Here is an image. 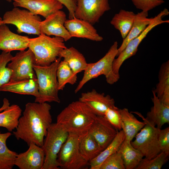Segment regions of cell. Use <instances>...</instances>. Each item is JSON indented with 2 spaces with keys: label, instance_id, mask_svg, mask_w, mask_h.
<instances>
[{
  "label": "cell",
  "instance_id": "ab89813d",
  "mask_svg": "<svg viewBox=\"0 0 169 169\" xmlns=\"http://www.w3.org/2000/svg\"><path fill=\"white\" fill-rule=\"evenodd\" d=\"M10 105V103L8 100L6 98H4L3 100V105L0 108V112L3 111L6 108Z\"/></svg>",
  "mask_w": 169,
  "mask_h": 169
},
{
  "label": "cell",
  "instance_id": "d590c367",
  "mask_svg": "<svg viewBox=\"0 0 169 169\" xmlns=\"http://www.w3.org/2000/svg\"><path fill=\"white\" fill-rule=\"evenodd\" d=\"M104 116L117 131L122 130L120 109L115 105L108 108Z\"/></svg>",
  "mask_w": 169,
  "mask_h": 169
},
{
  "label": "cell",
  "instance_id": "4dcf8cb0",
  "mask_svg": "<svg viewBox=\"0 0 169 169\" xmlns=\"http://www.w3.org/2000/svg\"><path fill=\"white\" fill-rule=\"evenodd\" d=\"M12 135L10 132L1 133L0 131V169H12L18 154L8 147L6 141Z\"/></svg>",
  "mask_w": 169,
  "mask_h": 169
},
{
  "label": "cell",
  "instance_id": "cb8c5ba5",
  "mask_svg": "<svg viewBox=\"0 0 169 169\" xmlns=\"http://www.w3.org/2000/svg\"><path fill=\"white\" fill-rule=\"evenodd\" d=\"M158 82L154 91L159 100L169 105V61L164 63L161 66L158 74Z\"/></svg>",
  "mask_w": 169,
  "mask_h": 169
},
{
  "label": "cell",
  "instance_id": "60d3db41",
  "mask_svg": "<svg viewBox=\"0 0 169 169\" xmlns=\"http://www.w3.org/2000/svg\"><path fill=\"white\" fill-rule=\"evenodd\" d=\"M3 24V23L2 21V18L0 17V25Z\"/></svg>",
  "mask_w": 169,
  "mask_h": 169
},
{
  "label": "cell",
  "instance_id": "9a60e30c",
  "mask_svg": "<svg viewBox=\"0 0 169 169\" xmlns=\"http://www.w3.org/2000/svg\"><path fill=\"white\" fill-rule=\"evenodd\" d=\"M118 131L104 116L99 115L88 131L102 151L111 142Z\"/></svg>",
  "mask_w": 169,
  "mask_h": 169
},
{
  "label": "cell",
  "instance_id": "2e32d148",
  "mask_svg": "<svg viewBox=\"0 0 169 169\" xmlns=\"http://www.w3.org/2000/svg\"><path fill=\"white\" fill-rule=\"evenodd\" d=\"M26 151L18 154L14 165L20 169H42L45 160L42 147L31 143Z\"/></svg>",
  "mask_w": 169,
  "mask_h": 169
},
{
  "label": "cell",
  "instance_id": "277c9868",
  "mask_svg": "<svg viewBox=\"0 0 169 169\" xmlns=\"http://www.w3.org/2000/svg\"><path fill=\"white\" fill-rule=\"evenodd\" d=\"M38 36L29 38L28 48L34 55L35 64L49 65L56 60L60 52L67 47L64 41L59 37H52L42 33Z\"/></svg>",
  "mask_w": 169,
  "mask_h": 169
},
{
  "label": "cell",
  "instance_id": "8d00e7d4",
  "mask_svg": "<svg viewBox=\"0 0 169 169\" xmlns=\"http://www.w3.org/2000/svg\"><path fill=\"white\" fill-rule=\"evenodd\" d=\"M131 0L136 8L148 12L164 2V0Z\"/></svg>",
  "mask_w": 169,
  "mask_h": 169
},
{
  "label": "cell",
  "instance_id": "d6986e66",
  "mask_svg": "<svg viewBox=\"0 0 169 169\" xmlns=\"http://www.w3.org/2000/svg\"><path fill=\"white\" fill-rule=\"evenodd\" d=\"M64 25L72 37L86 38L96 42L103 40L93 25L84 20L74 17L67 19Z\"/></svg>",
  "mask_w": 169,
  "mask_h": 169
},
{
  "label": "cell",
  "instance_id": "f1b7e54d",
  "mask_svg": "<svg viewBox=\"0 0 169 169\" xmlns=\"http://www.w3.org/2000/svg\"><path fill=\"white\" fill-rule=\"evenodd\" d=\"M79 137L80 153L88 161L95 158L102 151L95 139L88 131Z\"/></svg>",
  "mask_w": 169,
  "mask_h": 169
},
{
  "label": "cell",
  "instance_id": "8fae6325",
  "mask_svg": "<svg viewBox=\"0 0 169 169\" xmlns=\"http://www.w3.org/2000/svg\"><path fill=\"white\" fill-rule=\"evenodd\" d=\"M35 64L34 55L30 49L19 51L7 65L12 71L10 80L36 78L33 69Z\"/></svg>",
  "mask_w": 169,
  "mask_h": 169
},
{
  "label": "cell",
  "instance_id": "3957f363",
  "mask_svg": "<svg viewBox=\"0 0 169 169\" xmlns=\"http://www.w3.org/2000/svg\"><path fill=\"white\" fill-rule=\"evenodd\" d=\"M61 59L58 57L48 66L34 65L33 69L37 79L38 92V95L35 98L34 102L60 103L56 71Z\"/></svg>",
  "mask_w": 169,
  "mask_h": 169
},
{
  "label": "cell",
  "instance_id": "8992f818",
  "mask_svg": "<svg viewBox=\"0 0 169 169\" xmlns=\"http://www.w3.org/2000/svg\"><path fill=\"white\" fill-rule=\"evenodd\" d=\"M69 133L60 124L52 123L49 127L42 147L45 158L42 169H59V153Z\"/></svg>",
  "mask_w": 169,
  "mask_h": 169
},
{
  "label": "cell",
  "instance_id": "b9f144b4",
  "mask_svg": "<svg viewBox=\"0 0 169 169\" xmlns=\"http://www.w3.org/2000/svg\"><path fill=\"white\" fill-rule=\"evenodd\" d=\"M5 0L9 2H12V1H13V0Z\"/></svg>",
  "mask_w": 169,
  "mask_h": 169
},
{
  "label": "cell",
  "instance_id": "83f0119b",
  "mask_svg": "<svg viewBox=\"0 0 169 169\" xmlns=\"http://www.w3.org/2000/svg\"><path fill=\"white\" fill-rule=\"evenodd\" d=\"M136 15L132 11L121 9L118 13L115 14L111 20V24L119 31L123 39L130 31Z\"/></svg>",
  "mask_w": 169,
  "mask_h": 169
},
{
  "label": "cell",
  "instance_id": "e575fe53",
  "mask_svg": "<svg viewBox=\"0 0 169 169\" xmlns=\"http://www.w3.org/2000/svg\"><path fill=\"white\" fill-rule=\"evenodd\" d=\"M99 169H125L120 154L118 151L107 157Z\"/></svg>",
  "mask_w": 169,
  "mask_h": 169
},
{
  "label": "cell",
  "instance_id": "603a6c76",
  "mask_svg": "<svg viewBox=\"0 0 169 169\" xmlns=\"http://www.w3.org/2000/svg\"><path fill=\"white\" fill-rule=\"evenodd\" d=\"M148 12L143 11L136 14L135 19L128 34L118 48L117 55L125 48L128 43L141 34L151 22L152 18H148Z\"/></svg>",
  "mask_w": 169,
  "mask_h": 169
},
{
  "label": "cell",
  "instance_id": "5bb4252c",
  "mask_svg": "<svg viewBox=\"0 0 169 169\" xmlns=\"http://www.w3.org/2000/svg\"><path fill=\"white\" fill-rule=\"evenodd\" d=\"M66 20V14L63 11H57L41 21V33L59 37L63 38L64 41H68L72 37L64 26Z\"/></svg>",
  "mask_w": 169,
  "mask_h": 169
},
{
  "label": "cell",
  "instance_id": "9c48e42d",
  "mask_svg": "<svg viewBox=\"0 0 169 169\" xmlns=\"http://www.w3.org/2000/svg\"><path fill=\"white\" fill-rule=\"evenodd\" d=\"M79 141L78 136L69 133L58 155L57 161L60 168L82 169L89 166V162L80 153Z\"/></svg>",
  "mask_w": 169,
  "mask_h": 169
},
{
  "label": "cell",
  "instance_id": "7a4b0ae2",
  "mask_svg": "<svg viewBox=\"0 0 169 169\" xmlns=\"http://www.w3.org/2000/svg\"><path fill=\"white\" fill-rule=\"evenodd\" d=\"M97 116L87 105L78 100L69 104L59 113L56 122L68 133L80 137L88 131Z\"/></svg>",
  "mask_w": 169,
  "mask_h": 169
},
{
  "label": "cell",
  "instance_id": "d4e9b609",
  "mask_svg": "<svg viewBox=\"0 0 169 169\" xmlns=\"http://www.w3.org/2000/svg\"><path fill=\"white\" fill-rule=\"evenodd\" d=\"M59 57L64 58L74 73L76 74L84 71L87 63L82 54L73 47L63 49L60 53Z\"/></svg>",
  "mask_w": 169,
  "mask_h": 169
},
{
  "label": "cell",
  "instance_id": "d6a6232c",
  "mask_svg": "<svg viewBox=\"0 0 169 169\" xmlns=\"http://www.w3.org/2000/svg\"><path fill=\"white\" fill-rule=\"evenodd\" d=\"M168 156L161 151L152 158H143L135 169H161L167 161Z\"/></svg>",
  "mask_w": 169,
  "mask_h": 169
},
{
  "label": "cell",
  "instance_id": "f35d334b",
  "mask_svg": "<svg viewBox=\"0 0 169 169\" xmlns=\"http://www.w3.org/2000/svg\"><path fill=\"white\" fill-rule=\"evenodd\" d=\"M61 2L69 11V19L74 17V13L76 7L77 0H57Z\"/></svg>",
  "mask_w": 169,
  "mask_h": 169
},
{
  "label": "cell",
  "instance_id": "44dd1931",
  "mask_svg": "<svg viewBox=\"0 0 169 169\" xmlns=\"http://www.w3.org/2000/svg\"><path fill=\"white\" fill-rule=\"evenodd\" d=\"M151 98L153 106L146 114V118L159 129L165 124L169 123V105L162 103L152 90Z\"/></svg>",
  "mask_w": 169,
  "mask_h": 169
},
{
  "label": "cell",
  "instance_id": "6da1fadb",
  "mask_svg": "<svg viewBox=\"0 0 169 169\" xmlns=\"http://www.w3.org/2000/svg\"><path fill=\"white\" fill-rule=\"evenodd\" d=\"M51 109V105L47 102L27 103L16 130L13 132L16 138L23 140L28 146L33 143L42 147L52 123Z\"/></svg>",
  "mask_w": 169,
  "mask_h": 169
},
{
  "label": "cell",
  "instance_id": "484cf974",
  "mask_svg": "<svg viewBox=\"0 0 169 169\" xmlns=\"http://www.w3.org/2000/svg\"><path fill=\"white\" fill-rule=\"evenodd\" d=\"M118 151L120 154L125 169H136L144 157L142 154L134 147L131 141H123Z\"/></svg>",
  "mask_w": 169,
  "mask_h": 169
},
{
  "label": "cell",
  "instance_id": "7c38bea8",
  "mask_svg": "<svg viewBox=\"0 0 169 169\" xmlns=\"http://www.w3.org/2000/svg\"><path fill=\"white\" fill-rule=\"evenodd\" d=\"M109 0H77L74 17L93 25L110 9Z\"/></svg>",
  "mask_w": 169,
  "mask_h": 169
},
{
  "label": "cell",
  "instance_id": "ba28073f",
  "mask_svg": "<svg viewBox=\"0 0 169 169\" xmlns=\"http://www.w3.org/2000/svg\"><path fill=\"white\" fill-rule=\"evenodd\" d=\"M2 21L3 24L15 25L19 33H24L38 35L41 34L40 25L42 20L40 17L28 10L14 7L4 13Z\"/></svg>",
  "mask_w": 169,
  "mask_h": 169
},
{
  "label": "cell",
  "instance_id": "30bf717a",
  "mask_svg": "<svg viewBox=\"0 0 169 169\" xmlns=\"http://www.w3.org/2000/svg\"><path fill=\"white\" fill-rule=\"evenodd\" d=\"M169 14L168 10L164 8L157 15L152 18L150 23L141 34L128 43L124 49L114 60L113 69L115 74L120 75L119 70L123 63L127 59L136 54L139 45L152 29L160 24L169 23V20L162 19L164 17L168 15Z\"/></svg>",
  "mask_w": 169,
  "mask_h": 169
},
{
  "label": "cell",
  "instance_id": "4316f807",
  "mask_svg": "<svg viewBox=\"0 0 169 169\" xmlns=\"http://www.w3.org/2000/svg\"><path fill=\"white\" fill-rule=\"evenodd\" d=\"M125 140L124 133L121 130L118 131L111 142L95 158L89 162L90 169H99L103 161L110 155L117 152Z\"/></svg>",
  "mask_w": 169,
  "mask_h": 169
},
{
  "label": "cell",
  "instance_id": "f546056e",
  "mask_svg": "<svg viewBox=\"0 0 169 169\" xmlns=\"http://www.w3.org/2000/svg\"><path fill=\"white\" fill-rule=\"evenodd\" d=\"M22 112V109L17 105L9 106L0 113V127L12 131L18 126Z\"/></svg>",
  "mask_w": 169,
  "mask_h": 169
},
{
  "label": "cell",
  "instance_id": "52a82bcc",
  "mask_svg": "<svg viewBox=\"0 0 169 169\" xmlns=\"http://www.w3.org/2000/svg\"><path fill=\"white\" fill-rule=\"evenodd\" d=\"M141 117L145 123L144 126L131 141L132 146L147 159L153 158L161 151L158 141L159 130L155 125L138 112H132Z\"/></svg>",
  "mask_w": 169,
  "mask_h": 169
},
{
  "label": "cell",
  "instance_id": "7402d4cb",
  "mask_svg": "<svg viewBox=\"0 0 169 169\" xmlns=\"http://www.w3.org/2000/svg\"><path fill=\"white\" fill-rule=\"evenodd\" d=\"M120 112L122 130L124 133L125 139L131 141L144 126L145 123L138 120L126 108L120 109Z\"/></svg>",
  "mask_w": 169,
  "mask_h": 169
},
{
  "label": "cell",
  "instance_id": "4fadbf2b",
  "mask_svg": "<svg viewBox=\"0 0 169 169\" xmlns=\"http://www.w3.org/2000/svg\"><path fill=\"white\" fill-rule=\"evenodd\" d=\"M14 7L27 9L32 13L47 18L61 10L63 5L57 0H13Z\"/></svg>",
  "mask_w": 169,
  "mask_h": 169
},
{
  "label": "cell",
  "instance_id": "5b68a950",
  "mask_svg": "<svg viewBox=\"0 0 169 169\" xmlns=\"http://www.w3.org/2000/svg\"><path fill=\"white\" fill-rule=\"evenodd\" d=\"M118 48V42L115 41L103 57L96 62L87 64L83 77L74 90L75 93L89 81L102 75L105 76L107 82L110 84L118 80L120 75L115 74L113 69V62L117 56Z\"/></svg>",
  "mask_w": 169,
  "mask_h": 169
},
{
  "label": "cell",
  "instance_id": "ac0fdd59",
  "mask_svg": "<svg viewBox=\"0 0 169 169\" xmlns=\"http://www.w3.org/2000/svg\"><path fill=\"white\" fill-rule=\"evenodd\" d=\"M79 100L87 105L97 115L104 116L109 107L115 105L114 100L110 95L98 92L95 89L83 93Z\"/></svg>",
  "mask_w": 169,
  "mask_h": 169
},
{
  "label": "cell",
  "instance_id": "1f68e13d",
  "mask_svg": "<svg viewBox=\"0 0 169 169\" xmlns=\"http://www.w3.org/2000/svg\"><path fill=\"white\" fill-rule=\"evenodd\" d=\"M59 90H63L67 84L73 85L77 79V74H74L68 64L64 60L59 62L56 71Z\"/></svg>",
  "mask_w": 169,
  "mask_h": 169
},
{
  "label": "cell",
  "instance_id": "836d02e7",
  "mask_svg": "<svg viewBox=\"0 0 169 169\" xmlns=\"http://www.w3.org/2000/svg\"><path fill=\"white\" fill-rule=\"evenodd\" d=\"M13 57L10 52L3 51L0 54V88L10 80L12 71L7 65Z\"/></svg>",
  "mask_w": 169,
  "mask_h": 169
},
{
  "label": "cell",
  "instance_id": "e0dca14e",
  "mask_svg": "<svg viewBox=\"0 0 169 169\" xmlns=\"http://www.w3.org/2000/svg\"><path fill=\"white\" fill-rule=\"evenodd\" d=\"M29 38L13 33L6 24L0 25V50L3 51L25 50L28 48Z\"/></svg>",
  "mask_w": 169,
  "mask_h": 169
},
{
  "label": "cell",
  "instance_id": "ffe728a7",
  "mask_svg": "<svg viewBox=\"0 0 169 169\" xmlns=\"http://www.w3.org/2000/svg\"><path fill=\"white\" fill-rule=\"evenodd\" d=\"M0 91L9 92L21 95H30L35 98L38 95L37 78L10 80L0 88Z\"/></svg>",
  "mask_w": 169,
  "mask_h": 169
},
{
  "label": "cell",
  "instance_id": "74e56055",
  "mask_svg": "<svg viewBox=\"0 0 169 169\" xmlns=\"http://www.w3.org/2000/svg\"><path fill=\"white\" fill-rule=\"evenodd\" d=\"M158 143L161 151L169 155V127L159 130L158 136Z\"/></svg>",
  "mask_w": 169,
  "mask_h": 169
}]
</instances>
